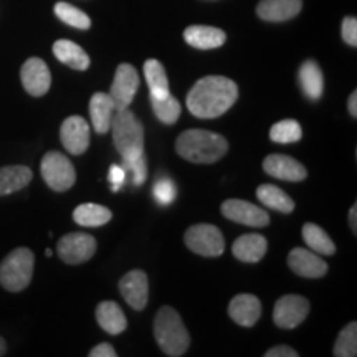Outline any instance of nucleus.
I'll use <instances>...</instances> for the list:
<instances>
[{
  "instance_id": "nucleus-22",
  "label": "nucleus",
  "mask_w": 357,
  "mask_h": 357,
  "mask_svg": "<svg viewBox=\"0 0 357 357\" xmlns=\"http://www.w3.org/2000/svg\"><path fill=\"white\" fill-rule=\"evenodd\" d=\"M96 321L108 334H121L126 331L128 321L126 316L118 303L114 301H102L96 307Z\"/></svg>"
},
{
  "instance_id": "nucleus-4",
  "label": "nucleus",
  "mask_w": 357,
  "mask_h": 357,
  "mask_svg": "<svg viewBox=\"0 0 357 357\" xmlns=\"http://www.w3.org/2000/svg\"><path fill=\"white\" fill-rule=\"evenodd\" d=\"M111 128L114 146L123 159L144 153V129L129 108L114 111Z\"/></svg>"
},
{
  "instance_id": "nucleus-23",
  "label": "nucleus",
  "mask_w": 357,
  "mask_h": 357,
  "mask_svg": "<svg viewBox=\"0 0 357 357\" xmlns=\"http://www.w3.org/2000/svg\"><path fill=\"white\" fill-rule=\"evenodd\" d=\"M53 55H55L61 63L77 71H84L89 66V56L77 43L70 40H58L53 43Z\"/></svg>"
},
{
  "instance_id": "nucleus-6",
  "label": "nucleus",
  "mask_w": 357,
  "mask_h": 357,
  "mask_svg": "<svg viewBox=\"0 0 357 357\" xmlns=\"http://www.w3.org/2000/svg\"><path fill=\"white\" fill-rule=\"evenodd\" d=\"M40 171L47 185L55 192L68 190L77 182V171L73 164L65 154L56 153V151H50L43 155Z\"/></svg>"
},
{
  "instance_id": "nucleus-34",
  "label": "nucleus",
  "mask_w": 357,
  "mask_h": 357,
  "mask_svg": "<svg viewBox=\"0 0 357 357\" xmlns=\"http://www.w3.org/2000/svg\"><path fill=\"white\" fill-rule=\"evenodd\" d=\"M124 162V169H129V171H132L134 174V178H132V184L134 185H142L146 182L147 178V160H146V155L144 153L137 154V155H132V158H126L123 159Z\"/></svg>"
},
{
  "instance_id": "nucleus-31",
  "label": "nucleus",
  "mask_w": 357,
  "mask_h": 357,
  "mask_svg": "<svg viewBox=\"0 0 357 357\" xmlns=\"http://www.w3.org/2000/svg\"><path fill=\"white\" fill-rule=\"evenodd\" d=\"M303 131L300 123L294 119H283L276 123L270 129V139L278 144H289V142H298L301 139Z\"/></svg>"
},
{
  "instance_id": "nucleus-42",
  "label": "nucleus",
  "mask_w": 357,
  "mask_h": 357,
  "mask_svg": "<svg viewBox=\"0 0 357 357\" xmlns=\"http://www.w3.org/2000/svg\"><path fill=\"white\" fill-rule=\"evenodd\" d=\"M6 352H7V344L6 341H3V337L0 336V356H6Z\"/></svg>"
},
{
  "instance_id": "nucleus-8",
  "label": "nucleus",
  "mask_w": 357,
  "mask_h": 357,
  "mask_svg": "<svg viewBox=\"0 0 357 357\" xmlns=\"http://www.w3.org/2000/svg\"><path fill=\"white\" fill-rule=\"evenodd\" d=\"M56 252L58 257L68 265H79L95 255L96 240L88 234H68L60 238Z\"/></svg>"
},
{
  "instance_id": "nucleus-9",
  "label": "nucleus",
  "mask_w": 357,
  "mask_h": 357,
  "mask_svg": "<svg viewBox=\"0 0 357 357\" xmlns=\"http://www.w3.org/2000/svg\"><path fill=\"white\" fill-rule=\"evenodd\" d=\"M310 312V301L300 294L281 296L275 305L273 321L278 328L293 329L306 319Z\"/></svg>"
},
{
  "instance_id": "nucleus-29",
  "label": "nucleus",
  "mask_w": 357,
  "mask_h": 357,
  "mask_svg": "<svg viewBox=\"0 0 357 357\" xmlns=\"http://www.w3.org/2000/svg\"><path fill=\"white\" fill-rule=\"evenodd\" d=\"M303 240H305L310 250L321 253V255H333L336 252V245L329 238V235L316 223L310 222L303 227Z\"/></svg>"
},
{
  "instance_id": "nucleus-10",
  "label": "nucleus",
  "mask_w": 357,
  "mask_h": 357,
  "mask_svg": "<svg viewBox=\"0 0 357 357\" xmlns=\"http://www.w3.org/2000/svg\"><path fill=\"white\" fill-rule=\"evenodd\" d=\"M139 88V75L136 68L129 63H123L116 70L113 84H111V100L114 102L116 111L129 108Z\"/></svg>"
},
{
  "instance_id": "nucleus-14",
  "label": "nucleus",
  "mask_w": 357,
  "mask_h": 357,
  "mask_svg": "<svg viewBox=\"0 0 357 357\" xmlns=\"http://www.w3.org/2000/svg\"><path fill=\"white\" fill-rule=\"evenodd\" d=\"M61 144L68 153L79 155L86 153L89 146V126L82 116L66 118L60 129Z\"/></svg>"
},
{
  "instance_id": "nucleus-38",
  "label": "nucleus",
  "mask_w": 357,
  "mask_h": 357,
  "mask_svg": "<svg viewBox=\"0 0 357 357\" xmlns=\"http://www.w3.org/2000/svg\"><path fill=\"white\" fill-rule=\"evenodd\" d=\"M296 351L289 346H275L265 352V357H298Z\"/></svg>"
},
{
  "instance_id": "nucleus-3",
  "label": "nucleus",
  "mask_w": 357,
  "mask_h": 357,
  "mask_svg": "<svg viewBox=\"0 0 357 357\" xmlns=\"http://www.w3.org/2000/svg\"><path fill=\"white\" fill-rule=\"evenodd\" d=\"M154 336L160 351L169 357L184 356L189 349L190 336L178 312L171 306H162L154 321Z\"/></svg>"
},
{
  "instance_id": "nucleus-16",
  "label": "nucleus",
  "mask_w": 357,
  "mask_h": 357,
  "mask_svg": "<svg viewBox=\"0 0 357 357\" xmlns=\"http://www.w3.org/2000/svg\"><path fill=\"white\" fill-rule=\"evenodd\" d=\"M288 265L303 278H321L328 273V263L307 248H294L288 255Z\"/></svg>"
},
{
  "instance_id": "nucleus-30",
  "label": "nucleus",
  "mask_w": 357,
  "mask_h": 357,
  "mask_svg": "<svg viewBox=\"0 0 357 357\" xmlns=\"http://www.w3.org/2000/svg\"><path fill=\"white\" fill-rule=\"evenodd\" d=\"M151 106H153L154 114L158 119L164 124H176L178 116H181V105L172 95H167L166 98H153L151 96Z\"/></svg>"
},
{
  "instance_id": "nucleus-21",
  "label": "nucleus",
  "mask_w": 357,
  "mask_h": 357,
  "mask_svg": "<svg viewBox=\"0 0 357 357\" xmlns=\"http://www.w3.org/2000/svg\"><path fill=\"white\" fill-rule=\"evenodd\" d=\"M114 102L106 93H95L89 101V116L93 128L98 134H106L111 129V119L114 114Z\"/></svg>"
},
{
  "instance_id": "nucleus-7",
  "label": "nucleus",
  "mask_w": 357,
  "mask_h": 357,
  "mask_svg": "<svg viewBox=\"0 0 357 357\" xmlns=\"http://www.w3.org/2000/svg\"><path fill=\"white\" fill-rule=\"evenodd\" d=\"M184 238L187 248L202 257H220L225 250L222 231L211 223L192 225L187 229Z\"/></svg>"
},
{
  "instance_id": "nucleus-1",
  "label": "nucleus",
  "mask_w": 357,
  "mask_h": 357,
  "mask_svg": "<svg viewBox=\"0 0 357 357\" xmlns=\"http://www.w3.org/2000/svg\"><path fill=\"white\" fill-rule=\"evenodd\" d=\"M238 98V86L225 77H205L187 95V108L194 116L213 119L227 113Z\"/></svg>"
},
{
  "instance_id": "nucleus-39",
  "label": "nucleus",
  "mask_w": 357,
  "mask_h": 357,
  "mask_svg": "<svg viewBox=\"0 0 357 357\" xmlns=\"http://www.w3.org/2000/svg\"><path fill=\"white\" fill-rule=\"evenodd\" d=\"M114 347L108 344V342H101V344H98L96 347H93L91 351H89V357H116Z\"/></svg>"
},
{
  "instance_id": "nucleus-25",
  "label": "nucleus",
  "mask_w": 357,
  "mask_h": 357,
  "mask_svg": "<svg viewBox=\"0 0 357 357\" xmlns=\"http://www.w3.org/2000/svg\"><path fill=\"white\" fill-rule=\"evenodd\" d=\"M32 177L33 174L26 166L0 167V197L25 189Z\"/></svg>"
},
{
  "instance_id": "nucleus-37",
  "label": "nucleus",
  "mask_w": 357,
  "mask_h": 357,
  "mask_svg": "<svg viewBox=\"0 0 357 357\" xmlns=\"http://www.w3.org/2000/svg\"><path fill=\"white\" fill-rule=\"evenodd\" d=\"M108 178L111 182V189H113V192H118L123 187L124 182H126V169L123 166H118V164H113V166L109 167Z\"/></svg>"
},
{
  "instance_id": "nucleus-26",
  "label": "nucleus",
  "mask_w": 357,
  "mask_h": 357,
  "mask_svg": "<svg viewBox=\"0 0 357 357\" xmlns=\"http://www.w3.org/2000/svg\"><path fill=\"white\" fill-rule=\"evenodd\" d=\"M257 197L263 205L278 211L281 213H291L294 211V202L287 192H283L280 187L271 184H263L257 189Z\"/></svg>"
},
{
  "instance_id": "nucleus-33",
  "label": "nucleus",
  "mask_w": 357,
  "mask_h": 357,
  "mask_svg": "<svg viewBox=\"0 0 357 357\" xmlns=\"http://www.w3.org/2000/svg\"><path fill=\"white\" fill-rule=\"evenodd\" d=\"M334 356L336 357H354L357 354V323L352 321L339 333L334 344Z\"/></svg>"
},
{
  "instance_id": "nucleus-41",
  "label": "nucleus",
  "mask_w": 357,
  "mask_h": 357,
  "mask_svg": "<svg viewBox=\"0 0 357 357\" xmlns=\"http://www.w3.org/2000/svg\"><path fill=\"white\" fill-rule=\"evenodd\" d=\"M349 225L354 235H357V205H352L349 212Z\"/></svg>"
},
{
  "instance_id": "nucleus-43",
  "label": "nucleus",
  "mask_w": 357,
  "mask_h": 357,
  "mask_svg": "<svg viewBox=\"0 0 357 357\" xmlns=\"http://www.w3.org/2000/svg\"><path fill=\"white\" fill-rule=\"evenodd\" d=\"M45 255H47V257H52V255H53V252H52V250H50V248H48V250H47V252H45Z\"/></svg>"
},
{
  "instance_id": "nucleus-13",
  "label": "nucleus",
  "mask_w": 357,
  "mask_h": 357,
  "mask_svg": "<svg viewBox=\"0 0 357 357\" xmlns=\"http://www.w3.org/2000/svg\"><path fill=\"white\" fill-rule=\"evenodd\" d=\"M119 291L132 310L142 311L149 300V281L141 270H132L119 281Z\"/></svg>"
},
{
  "instance_id": "nucleus-5",
  "label": "nucleus",
  "mask_w": 357,
  "mask_h": 357,
  "mask_svg": "<svg viewBox=\"0 0 357 357\" xmlns=\"http://www.w3.org/2000/svg\"><path fill=\"white\" fill-rule=\"evenodd\" d=\"M35 257L30 248H17L0 263V284L10 293H19L29 287L33 276Z\"/></svg>"
},
{
  "instance_id": "nucleus-2",
  "label": "nucleus",
  "mask_w": 357,
  "mask_h": 357,
  "mask_svg": "<svg viewBox=\"0 0 357 357\" xmlns=\"http://www.w3.org/2000/svg\"><path fill=\"white\" fill-rule=\"evenodd\" d=\"M176 151L181 158L195 164L218 162L229 151V142L217 132L205 129H189L176 141Z\"/></svg>"
},
{
  "instance_id": "nucleus-15",
  "label": "nucleus",
  "mask_w": 357,
  "mask_h": 357,
  "mask_svg": "<svg viewBox=\"0 0 357 357\" xmlns=\"http://www.w3.org/2000/svg\"><path fill=\"white\" fill-rule=\"evenodd\" d=\"M263 169L268 176L289 182H301L307 176L306 167L301 162L284 154L268 155L263 162Z\"/></svg>"
},
{
  "instance_id": "nucleus-32",
  "label": "nucleus",
  "mask_w": 357,
  "mask_h": 357,
  "mask_svg": "<svg viewBox=\"0 0 357 357\" xmlns=\"http://www.w3.org/2000/svg\"><path fill=\"white\" fill-rule=\"evenodd\" d=\"M55 13L61 22H65L66 25L75 26L78 30H88L91 26V20H89L86 13L77 7H73L71 3L58 2L55 6Z\"/></svg>"
},
{
  "instance_id": "nucleus-17",
  "label": "nucleus",
  "mask_w": 357,
  "mask_h": 357,
  "mask_svg": "<svg viewBox=\"0 0 357 357\" xmlns=\"http://www.w3.org/2000/svg\"><path fill=\"white\" fill-rule=\"evenodd\" d=\"M229 316L236 324L252 328L261 316V303L255 294H236L229 305Z\"/></svg>"
},
{
  "instance_id": "nucleus-18",
  "label": "nucleus",
  "mask_w": 357,
  "mask_h": 357,
  "mask_svg": "<svg viewBox=\"0 0 357 357\" xmlns=\"http://www.w3.org/2000/svg\"><path fill=\"white\" fill-rule=\"evenodd\" d=\"M303 0H261L257 7L258 17L266 22H284L301 12Z\"/></svg>"
},
{
  "instance_id": "nucleus-20",
  "label": "nucleus",
  "mask_w": 357,
  "mask_h": 357,
  "mask_svg": "<svg viewBox=\"0 0 357 357\" xmlns=\"http://www.w3.org/2000/svg\"><path fill=\"white\" fill-rule=\"evenodd\" d=\"M268 250L266 238L260 234H248L242 235L240 238L235 240L231 252L235 258L245 263H257L265 257Z\"/></svg>"
},
{
  "instance_id": "nucleus-12",
  "label": "nucleus",
  "mask_w": 357,
  "mask_h": 357,
  "mask_svg": "<svg viewBox=\"0 0 357 357\" xmlns=\"http://www.w3.org/2000/svg\"><path fill=\"white\" fill-rule=\"evenodd\" d=\"M22 84L25 91L35 98L47 95L52 84L50 70L42 58H29L20 70Z\"/></svg>"
},
{
  "instance_id": "nucleus-11",
  "label": "nucleus",
  "mask_w": 357,
  "mask_h": 357,
  "mask_svg": "<svg viewBox=\"0 0 357 357\" xmlns=\"http://www.w3.org/2000/svg\"><path fill=\"white\" fill-rule=\"evenodd\" d=\"M222 213L223 217L231 222L242 223V225L247 227H255V229H261V227H266L270 223V215H268L266 211H263L258 205L247 202V200H225L222 204Z\"/></svg>"
},
{
  "instance_id": "nucleus-24",
  "label": "nucleus",
  "mask_w": 357,
  "mask_h": 357,
  "mask_svg": "<svg viewBox=\"0 0 357 357\" xmlns=\"http://www.w3.org/2000/svg\"><path fill=\"white\" fill-rule=\"evenodd\" d=\"M298 78H300L303 93H305L310 100L316 101L323 96V91H324L323 71H321L319 65L316 63L314 60H306L305 63L301 65Z\"/></svg>"
},
{
  "instance_id": "nucleus-19",
  "label": "nucleus",
  "mask_w": 357,
  "mask_h": 357,
  "mask_svg": "<svg viewBox=\"0 0 357 357\" xmlns=\"http://www.w3.org/2000/svg\"><path fill=\"white\" fill-rule=\"evenodd\" d=\"M184 38L190 47L199 48V50H212V48H218L225 43L227 35L215 26L192 25L185 29Z\"/></svg>"
},
{
  "instance_id": "nucleus-36",
  "label": "nucleus",
  "mask_w": 357,
  "mask_h": 357,
  "mask_svg": "<svg viewBox=\"0 0 357 357\" xmlns=\"http://www.w3.org/2000/svg\"><path fill=\"white\" fill-rule=\"evenodd\" d=\"M342 38L347 45L356 47L357 45V20L356 17H346L342 22Z\"/></svg>"
},
{
  "instance_id": "nucleus-28",
  "label": "nucleus",
  "mask_w": 357,
  "mask_h": 357,
  "mask_svg": "<svg viewBox=\"0 0 357 357\" xmlns=\"http://www.w3.org/2000/svg\"><path fill=\"white\" fill-rule=\"evenodd\" d=\"M73 218L82 227H101L113 218V213L105 205L82 204L73 211Z\"/></svg>"
},
{
  "instance_id": "nucleus-35",
  "label": "nucleus",
  "mask_w": 357,
  "mask_h": 357,
  "mask_svg": "<svg viewBox=\"0 0 357 357\" xmlns=\"http://www.w3.org/2000/svg\"><path fill=\"white\" fill-rule=\"evenodd\" d=\"M153 194H154L155 202L159 205H169L171 202H174V199H176L177 195L176 184H174L171 178L167 177L160 178V181L155 182Z\"/></svg>"
},
{
  "instance_id": "nucleus-27",
  "label": "nucleus",
  "mask_w": 357,
  "mask_h": 357,
  "mask_svg": "<svg viewBox=\"0 0 357 357\" xmlns=\"http://www.w3.org/2000/svg\"><path fill=\"white\" fill-rule=\"evenodd\" d=\"M144 77L147 82V86H149L151 96L153 98H166L167 95H171L169 91V79L166 75V70L160 61L154 60H147L144 63Z\"/></svg>"
},
{
  "instance_id": "nucleus-40",
  "label": "nucleus",
  "mask_w": 357,
  "mask_h": 357,
  "mask_svg": "<svg viewBox=\"0 0 357 357\" xmlns=\"http://www.w3.org/2000/svg\"><path fill=\"white\" fill-rule=\"evenodd\" d=\"M347 109L352 118H357V91H352L349 100H347Z\"/></svg>"
}]
</instances>
